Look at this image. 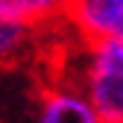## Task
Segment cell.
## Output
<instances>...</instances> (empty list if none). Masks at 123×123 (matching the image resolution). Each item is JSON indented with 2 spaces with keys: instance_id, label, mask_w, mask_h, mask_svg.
I'll list each match as a JSON object with an SVG mask.
<instances>
[{
  "instance_id": "cell-1",
  "label": "cell",
  "mask_w": 123,
  "mask_h": 123,
  "mask_svg": "<svg viewBox=\"0 0 123 123\" xmlns=\"http://www.w3.org/2000/svg\"><path fill=\"white\" fill-rule=\"evenodd\" d=\"M76 73H62L88 97L100 123H123V38L76 41Z\"/></svg>"
},
{
  "instance_id": "cell-2",
  "label": "cell",
  "mask_w": 123,
  "mask_h": 123,
  "mask_svg": "<svg viewBox=\"0 0 123 123\" xmlns=\"http://www.w3.org/2000/svg\"><path fill=\"white\" fill-rule=\"evenodd\" d=\"M62 24L79 41L123 38V0H68Z\"/></svg>"
},
{
  "instance_id": "cell-3",
  "label": "cell",
  "mask_w": 123,
  "mask_h": 123,
  "mask_svg": "<svg viewBox=\"0 0 123 123\" xmlns=\"http://www.w3.org/2000/svg\"><path fill=\"white\" fill-rule=\"evenodd\" d=\"M29 123H100V117L79 88L56 76L38 91Z\"/></svg>"
},
{
  "instance_id": "cell-4",
  "label": "cell",
  "mask_w": 123,
  "mask_h": 123,
  "mask_svg": "<svg viewBox=\"0 0 123 123\" xmlns=\"http://www.w3.org/2000/svg\"><path fill=\"white\" fill-rule=\"evenodd\" d=\"M68 0H0V18L18 21L32 29H47L62 21Z\"/></svg>"
},
{
  "instance_id": "cell-5",
  "label": "cell",
  "mask_w": 123,
  "mask_h": 123,
  "mask_svg": "<svg viewBox=\"0 0 123 123\" xmlns=\"http://www.w3.org/2000/svg\"><path fill=\"white\" fill-rule=\"evenodd\" d=\"M38 35H41V29H32L26 24L0 18V70L15 68L18 62H24L32 53Z\"/></svg>"
}]
</instances>
